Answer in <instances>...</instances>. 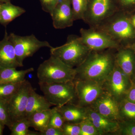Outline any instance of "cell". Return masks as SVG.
<instances>
[{
  "mask_svg": "<svg viewBox=\"0 0 135 135\" xmlns=\"http://www.w3.org/2000/svg\"><path fill=\"white\" fill-rule=\"evenodd\" d=\"M114 50L91 51L84 61L74 68L76 73L74 80L103 82L112 71L116 65Z\"/></svg>",
  "mask_w": 135,
  "mask_h": 135,
  "instance_id": "6da1fadb",
  "label": "cell"
},
{
  "mask_svg": "<svg viewBox=\"0 0 135 135\" xmlns=\"http://www.w3.org/2000/svg\"><path fill=\"white\" fill-rule=\"evenodd\" d=\"M96 29L108 34L121 47H127L135 41V28L129 14L126 12L118 11Z\"/></svg>",
  "mask_w": 135,
  "mask_h": 135,
  "instance_id": "7a4b0ae2",
  "label": "cell"
},
{
  "mask_svg": "<svg viewBox=\"0 0 135 135\" xmlns=\"http://www.w3.org/2000/svg\"><path fill=\"white\" fill-rule=\"evenodd\" d=\"M91 51L83 43L80 36L75 35H69L66 42L62 46L50 49V55L72 68L80 65Z\"/></svg>",
  "mask_w": 135,
  "mask_h": 135,
  "instance_id": "3957f363",
  "label": "cell"
},
{
  "mask_svg": "<svg viewBox=\"0 0 135 135\" xmlns=\"http://www.w3.org/2000/svg\"><path fill=\"white\" fill-rule=\"evenodd\" d=\"M75 69L68 66L57 57L51 55L41 63L37 70L39 83H53L74 81Z\"/></svg>",
  "mask_w": 135,
  "mask_h": 135,
  "instance_id": "277c9868",
  "label": "cell"
},
{
  "mask_svg": "<svg viewBox=\"0 0 135 135\" xmlns=\"http://www.w3.org/2000/svg\"><path fill=\"white\" fill-rule=\"evenodd\" d=\"M38 84L44 96L53 106L75 104L76 92L74 81L53 83L38 82Z\"/></svg>",
  "mask_w": 135,
  "mask_h": 135,
  "instance_id": "5b68a950",
  "label": "cell"
},
{
  "mask_svg": "<svg viewBox=\"0 0 135 135\" xmlns=\"http://www.w3.org/2000/svg\"><path fill=\"white\" fill-rule=\"evenodd\" d=\"M118 11L116 0H88L83 20L96 29Z\"/></svg>",
  "mask_w": 135,
  "mask_h": 135,
  "instance_id": "8992f818",
  "label": "cell"
},
{
  "mask_svg": "<svg viewBox=\"0 0 135 135\" xmlns=\"http://www.w3.org/2000/svg\"><path fill=\"white\" fill-rule=\"evenodd\" d=\"M133 83V81L116 63L112 71L102 82V86L104 92L120 103L126 98Z\"/></svg>",
  "mask_w": 135,
  "mask_h": 135,
  "instance_id": "52a82bcc",
  "label": "cell"
},
{
  "mask_svg": "<svg viewBox=\"0 0 135 135\" xmlns=\"http://www.w3.org/2000/svg\"><path fill=\"white\" fill-rule=\"evenodd\" d=\"M9 38L15 49L17 60L22 67L25 59L32 56L41 48L53 47L48 42L40 41L33 34L29 36H21L11 33Z\"/></svg>",
  "mask_w": 135,
  "mask_h": 135,
  "instance_id": "ba28073f",
  "label": "cell"
},
{
  "mask_svg": "<svg viewBox=\"0 0 135 135\" xmlns=\"http://www.w3.org/2000/svg\"><path fill=\"white\" fill-rule=\"evenodd\" d=\"M83 43L91 51H102L109 49H118L120 45L108 34L94 28H81L80 30Z\"/></svg>",
  "mask_w": 135,
  "mask_h": 135,
  "instance_id": "9c48e42d",
  "label": "cell"
},
{
  "mask_svg": "<svg viewBox=\"0 0 135 135\" xmlns=\"http://www.w3.org/2000/svg\"><path fill=\"white\" fill-rule=\"evenodd\" d=\"M76 100L75 104L81 107H89L104 93L102 82L92 80H74Z\"/></svg>",
  "mask_w": 135,
  "mask_h": 135,
  "instance_id": "30bf717a",
  "label": "cell"
},
{
  "mask_svg": "<svg viewBox=\"0 0 135 135\" xmlns=\"http://www.w3.org/2000/svg\"><path fill=\"white\" fill-rule=\"evenodd\" d=\"M32 87L31 83L25 80L19 89L8 100V108L12 123L25 118L29 92Z\"/></svg>",
  "mask_w": 135,
  "mask_h": 135,
  "instance_id": "8fae6325",
  "label": "cell"
},
{
  "mask_svg": "<svg viewBox=\"0 0 135 135\" xmlns=\"http://www.w3.org/2000/svg\"><path fill=\"white\" fill-rule=\"evenodd\" d=\"M119 105V103L109 94L104 92L89 107L109 119L120 122Z\"/></svg>",
  "mask_w": 135,
  "mask_h": 135,
  "instance_id": "7c38bea8",
  "label": "cell"
},
{
  "mask_svg": "<svg viewBox=\"0 0 135 135\" xmlns=\"http://www.w3.org/2000/svg\"><path fill=\"white\" fill-rule=\"evenodd\" d=\"M51 16L55 29H65L72 26L74 20L71 0H59Z\"/></svg>",
  "mask_w": 135,
  "mask_h": 135,
  "instance_id": "4fadbf2b",
  "label": "cell"
},
{
  "mask_svg": "<svg viewBox=\"0 0 135 135\" xmlns=\"http://www.w3.org/2000/svg\"><path fill=\"white\" fill-rule=\"evenodd\" d=\"M86 109L87 118L92 122L100 135H118L120 128V122L102 116L89 107Z\"/></svg>",
  "mask_w": 135,
  "mask_h": 135,
  "instance_id": "5bb4252c",
  "label": "cell"
},
{
  "mask_svg": "<svg viewBox=\"0 0 135 135\" xmlns=\"http://www.w3.org/2000/svg\"><path fill=\"white\" fill-rule=\"evenodd\" d=\"M19 67L22 66L17 60L15 49L6 29L4 37L0 41V70Z\"/></svg>",
  "mask_w": 135,
  "mask_h": 135,
  "instance_id": "9a60e30c",
  "label": "cell"
},
{
  "mask_svg": "<svg viewBox=\"0 0 135 135\" xmlns=\"http://www.w3.org/2000/svg\"><path fill=\"white\" fill-rule=\"evenodd\" d=\"M116 64L133 81L135 72V53L132 50L121 47L115 53Z\"/></svg>",
  "mask_w": 135,
  "mask_h": 135,
  "instance_id": "2e32d148",
  "label": "cell"
},
{
  "mask_svg": "<svg viewBox=\"0 0 135 135\" xmlns=\"http://www.w3.org/2000/svg\"><path fill=\"white\" fill-rule=\"evenodd\" d=\"M55 107L66 122L79 124L87 118L86 108L81 107L76 104L68 103Z\"/></svg>",
  "mask_w": 135,
  "mask_h": 135,
  "instance_id": "e0dca14e",
  "label": "cell"
},
{
  "mask_svg": "<svg viewBox=\"0 0 135 135\" xmlns=\"http://www.w3.org/2000/svg\"><path fill=\"white\" fill-rule=\"evenodd\" d=\"M52 106L44 96L37 94L32 87L29 92L25 118H28L36 112L50 109Z\"/></svg>",
  "mask_w": 135,
  "mask_h": 135,
  "instance_id": "ac0fdd59",
  "label": "cell"
},
{
  "mask_svg": "<svg viewBox=\"0 0 135 135\" xmlns=\"http://www.w3.org/2000/svg\"><path fill=\"white\" fill-rule=\"evenodd\" d=\"M0 8V24L5 27L26 12L24 9L13 5L10 1L1 3Z\"/></svg>",
  "mask_w": 135,
  "mask_h": 135,
  "instance_id": "d6986e66",
  "label": "cell"
},
{
  "mask_svg": "<svg viewBox=\"0 0 135 135\" xmlns=\"http://www.w3.org/2000/svg\"><path fill=\"white\" fill-rule=\"evenodd\" d=\"M33 68L25 70H17L16 68H7L0 70V83L22 82L25 76L33 71Z\"/></svg>",
  "mask_w": 135,
  "mask_h": 135,
  "instance_id": "ffe728a7",
  "label": "cell"
},
{
  "mask_svg": "<svg viewBox=\"0 0 135 135\" xmlns=\"http://www.w3.org/2000/svg\"><path fill=\"white\" fill-rule=\"evenodd\" d=\"M51 114V109L32 114L27 118L31 127L39 132L46 129L48 127Z\"/></svg>",
  "mask_w": 135,
  "mask_h": 135,
  "instance_id": "44dd1931",
  "label": "cell"
},
{
  "mask_svg": "<svg viewBox=\"0 0 135 135\" xmlns=\"http://www.w3.org/2000/svg\"><path fill=\"white\" fill-rule=\"evenodd\" d=\"M119 114L120 122H135V103L124 99L119 103Z\"/></svg>",
  "mask_w": 135,
  "mask_h": 135,
  "instance_id": "7402d4cb",
  "label": "cell"
},
{
  "mask_svg": "<svg viewBox=\"0 0 135 135\" xmlns=\"http://www.w3.org/2000/svg\"><path fill=\"white\" fill-rule=\"evenodd\" d=\"M31 127L28 119L24 118L12 123L10 128L11 135H39V132L29 130Z\"/></svg>",
  "mask_w": 135,
  "mask_h": 135,
  "instance_id": "603a6c76",
  "label": "cell"
},
{
  "mask_svg": "<svg viewBox=\"0 0 135 135\" xmlns=\"http://www.w3.org/2000/svg\"><path fill=\"white\" fill-rule=\"evenodd\" d=\"M88 0H71L74 21L83 20L86 11Z\"/></svg>",
  "mask_w": 135,
  "mask_h": 135,
  "instance_id": "cb8c5ba5",
  "label": "cell"
},
{
  "mask_svg": "<svg viewBox=\"0 0 135 135\" xmlns=\"http://www.w3.org/2000/svg\"><path fill=\"white\" fill-rule=\"evenodd\" d=\"M23 81L0 83V98L8 100L19 89Z\"/></svg>",
  "mask_w": 135,
  "mask_h": 135,
  "instance_id": "d4e9b609",
  "label": "cell"
},
{
  "mask_svg": "<svg viewBox=\"0 0 135 135\" xmlns=\"http://www.w3.org/2000/svg\"><path fill=\"white\" fill-rule=\"evenodd\" d=\"M0 122L10 128L12 122L8 108V100L0 98Z\"/></svg>",
  "mask_w": 135,
  "mask_h": 135,
  "instance_id": "484cf974",
  "label": "cell"
},
{
  "mask_svg": "<svg viewBox=\"0 0 135 135\" xmlns=\"http://www.w3.org/2000/svg\"><path fill=\"white\" fill-rule=\"evenodd\" d=\"M65 122L62 114L54 107L51 109V114L49 127H53L62 130V127Z\"/></svg>",
  "mask_w": 135,
  "mask_h": 135,
  "instance_id": "4316f807",
  "label": "cell"
},
{
  "mask_svg": "<svg viewBox=\"0 0 135 135\" xmlns=\"http://www.w3.org/2000/svg\"><path fill=\"white\" fill-rule=\"evenodd\" d=\"M79 124L81 128L80 135H100L92 122L88 118Z\"/></svg>",
  "mask_w": 135,
  "mask_h": 135,
  "instance_id": "83f0119b",
  "label": "cell"
},
{
  "mask_svg": "<svg viewBox=\"0 0 135 135\" xmlns=\"http://www.w3.org/2000/svg\"><path fill=\"white\" fill-rule=\"evenodd\" d=\"M119 11L130 14L135 11V0H116Z\"/></svg>",
  "mask_w": 135,
  "mask_h": 135,
  "instance_id": "f1b7e54d",
  "label": "cell"
},
{
  "mask_svg": "<svg viewBox=\"0 0 135 135\" xmlns=\"http://www.w3.org/2000/svg\"><path fill=\"white\" fill-rule=\"evenodd\" d=\"M64 135H80L81 128L79 124L65 122L62 128Z\"/></svg>",
  "mask_w": 135,
  "mask_h": 135,
  "instance_id": "f546056e",
  "label": "cell"
},
{
  "mask_svg": "<svg viewBox=\"0 0 135 135\" xmlns=\"http://www.w3.org/2000/svg\"><path fill=\"white\" fill-rule=\"evenodd\" d=\"M120 128L118 135H135V122H120Z\"/></svg>",
  "mask_w": 135,
  "mask_h": 135,
  "instance_id": "4dcf8cb0",
  "label": "cell"
},
{
  "mask_svg": "<svg viewBox=\"0 0 135 135\" xmlns=\"http://www.w3.org/2000/svg\"><path fill=\"white\" fill-rule=\"evenodd\" d=\"M40 2L44 11L48 13L50 16L53 10L56 7L59 0H39Z\"/></svg>",
  "mask_w": 135,
  "mask_h": 135,
  "instance_id": "1f68e13d",
  "label": "cell"
},
{
  "mask_svg": "<svg viewBox=\"0 0 135 135\" xmlns=\"http://www.w3.org/2000/svg\"><path fill=\"white\" fill-rule=\"evenodd\" d=\"M39 135H64L61 129L51 127H48L46 129L39 132Z\"/></svg>",
  "mask_w": 135,
  "mask_h": 135,
  "instance_id": "d6a6232c",
  "label": "cell"
},
{
  "mask_svg": "<svg viewBox=\"0 0 135 135\" xmlns=\"http://www.w3.org/2000/svg\"><path fill=\"white\" fill-rule=\"evenodd\" d=\"M125 98L135 103V82H133L132 86L128 92Z\"/></svg>",
  "mask_w": 135,
  "mask_h": 135,
  "instance_id": "836d02e7",
  "label": "cell"
},
{
  "mask_svg": "<svg viewBox=\"0 0 135 135\" xmlns=\"http://www.w3.org/2000/svg\"><path fill=\"white\" fill-rule=\"evenodd\" d=\"M129 14L131 22L135 28V11Z\"/></svg>",
  "mask_w": 135,
  "mask_h": 135,
  "instance_id": "e575fe53",
  "label": "cell"
},
{
  "mask_svg": "<svg viewBox=\"0 0 135 135\" xmlns=\"http://www.w3.org/2000/svg\"><path fill=\"white\" fill-rule=\"evenodd\" d=\"M5 126L3 123L0 122V135H2L3 134V129Z\"/></svg>",
  "mask_w": 135,
  "mask_h": 135,
  "instance_id": "d590c367",
  "label": "cell"
},
{
  "mask_svg": "<svg viewBox=\"0 0 135 135\" xmlns=\"http://www.w3.org/2000/svg\"><path fill=\"white\" fill-rule=\"evenodd\" d=\"M126 47L128 48L131 49L135 53V41L133 42L132 44H130L129 46Z\"/></svg>",
  "mask_w": 135,
  "mask_h": 135,
  "instance_id": "8d00e7d4",
  "label": "cell"
},
{
  "mask_svg": "<svg viewBox=\"0 0 135 135\" xmlns=\"http://www.w3.org/2000/svg\"><path fill=\"white\" fill-rule=\"evenodd\" d=\"M10 0H0V2L1 3H4L9 2Z\"/></svg>",
  "mask_w": 135,
  "mask_h": 135,
  "instance_id": "74e56055",
  "label": "cell"
},
{
  "mask_svg": "<svg viewBox=\"0 0 135 135\" xmlns=\"http://www.w3.org/2000/svg\"><path fill=\"white\" fill-rule=\"evenodd\" d=\"M133 82H135V72L134 76V78H133Z\"/></svg>",
  "mask_w": 135,
  "mask_h": 135,
  "instance_id": "f35d334b",
  "label": "cell"
},
{
  "mask_svg": "<svg viewBox=\"0 0 135 135\" xmlns=\"http://www.w3.org/2000/svg\"><path fill=\"white\" fill-rule=\"evenodd\" d=\"M1 3H0V6H1ZM0 17H1V8H0Z\"/></svg>",
  "mask_w": 135,
  "mask_h": 135,
  "instance_id": "ab89813d",
  "label": "cell"
},
{
  "mask_svg": "<svg viewBox=\"0 0 135 135\" xmlns=\"http://www.w3.org/2000/svg\"><path fill=\"white\" fill-rule=\"evenodd\" d=\"M1 3V2H0V3Z\"/></svg>",
  "mask_w": 135,
  "mask_h": 135,
  "instance_id": "60d3db41",
  "label": "cell"
}]
</instances>
